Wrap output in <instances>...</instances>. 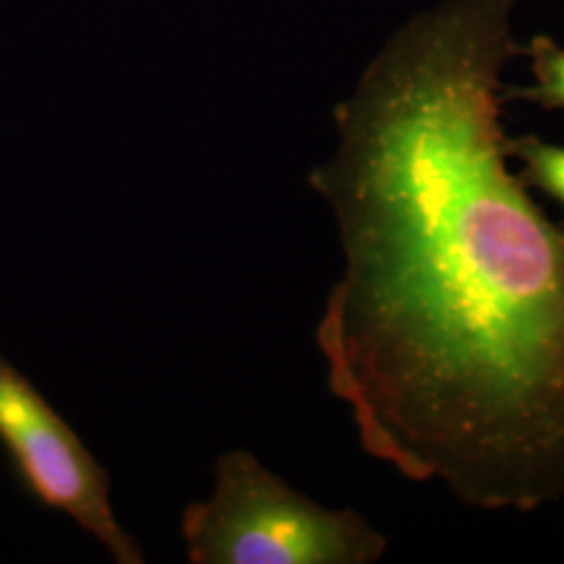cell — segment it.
Masks as SVG:
<instances>
[{"mask_svg":"<svg viewBox=\"0 0 564 564\" xmlns=\"http://www.w3.org/2000/svg\"><path fill=\"white\" fill-rule=\"evenodd\" d=\"M506 147L508 158L523 165L521 178L527 186H535L564 205V147L542 141L535 134L506 139Z\"/></svg>","mask_w":564,"mask_h":564,"instance_id":"5b68a950","label":"cell"},{"mask_svg":"<svg viewBox=\"0 0 564 564\" xmlns=\"http://www.w3.org/2000/svg\"><path fill=\"white\" fill-rule=\"evenodd\" d=\"M0 444L39 505L80 524L116 563H144L141 544L116 517L109 473L30 379L2 356Z\"/></svg>","mask_w":564,"mask_h":564,"instance_id":"3957f363","label":"cell"},{"mask_svg":"<svg viewBox=\"0 0 564 564\" xmlns=\"http://www.w3.org/2000/svg\"><path fill=\"white\" fill-rule=\"evenodd\" d=\"M181 533L193 564H370L389 545L360 512L316 505L245 449L218 458L214 491L186 506Z\"/></svg>","mask_w":564,"mask_h":564,"instance_id":"7a4b0ae2","label":"cell"},{"mask_svg":"<svg viewBox=\"0 0 564 564\" xmlns=\"http://www.w3.org/2000/svg\"><path fill=\"white\" fill-rule=\"evenodd\" d=\"M523 53L531 59L533 84L506 88L505 101L517 99L544 109H564V46L545 34H538Z\"/></svg>","mask_w":564,"mask_h":564,"instance_id":"277c9868","label":"cell"},{"mask_svg":"<svg viewBox=\"0 0 564 564\" xmlns=\"http://www.w3.org/2000/svg\"><path fill=\"white\" fill-rule=\"evenodd\" d=\"M517 0H440L335 109L312 170L343 274L316 343L364 449L464 506L564 500V223L508 167Z\"/></svg>","mask_w":564,"mask_h":564,"instance_id":"6da1fadb","label":"cell"}]
</instances>
